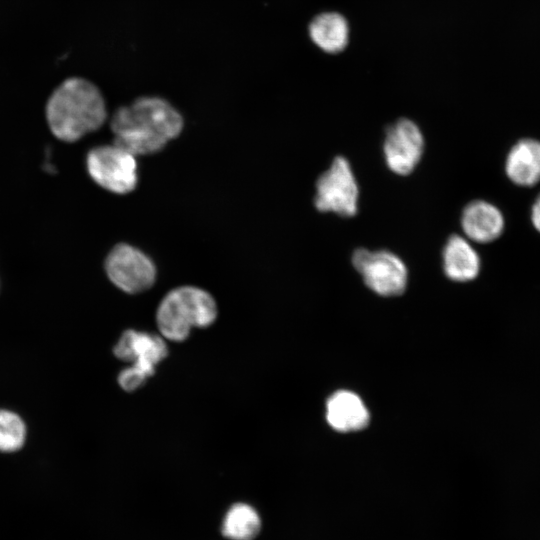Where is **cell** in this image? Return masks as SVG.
I'll list each match as a JSON object with an SVG mask.
<instances>
[{
  "instance_id": "ac0fdd59",
  "label": "cell",
  "mask_w": 540,
  "mask_h": 540,
  "mask_svg": "<svg viewBox=\"0 0 540 540\" xmlns=\"http://www.w3.org/2000/svg\"><path fill=\"white\" fill-rule=\"evenodd\" d=\"M532 222L535 228L540 232V196L532 207Z\"/></svg>"
},
{
  "instance_id": "e0dca14e",
  "label": "cell",
  "mask_w": 540,
  "mask_h": 540,
  "mask_svg": "<svg viewBox=\"0 0 540 540\" xmlns=\"http://www.w3.org/2000/svg\"><path fill=\"white\" fill-rule=\"evenodd\" d=\"M147 377L132 367L122 370L118 376L119 385L125 391H134L146 381Z\"/></svg>"
},
{
  "instance_id": "8992f818",
  "label": "cell",
  "mask_w": 540,
  "mask_h": 540,
  "mask_svg": "<svg viewBox=\"0 0 540 540\" xmlns=\"http://www.w3.org/2000/svg\"><path fill=\"white\" fill-rule=\"evenodd\" d=\"M352 264L366 286L381 296H397L406 289L407 267L397 255L388 250L358 248L352 254Z\"/></svg>"
},
{
  "instance_id": "277c9868",
  "label": "cell",
  "mask_w": 540,
  "mask_h": 540,
  "mask_svg": "<svg viewBox=\"0 0 540 540\" xmlns=\"http://www.w3.org/2000/svg\"><path fill=\"white\" fill-rule=\"evenodd\" d=\"M86 164L94 182L109 192L127 194L138 184L136 156L116 143L91 149Z\"/></svg>"
},
{
  "instance_id": "9a60e30c",
  "label": "cell",
  "mask_w": 540,
  "mask_h": 540,
  "mask_svg": "<svg viewBox=\"0 0 540 540\" xmlns=\"http://www.w3.org/2000/svg\"><path fill=\"white\" fill-rule=\"evenodd\" d=\"M261 530V518L249 504L235 503L227 511L221 532L231 540H253Z\"/></svg>"
},
{
  "instance_id": "4fadbf2b",
  "label": "cell",
  "mask_w": 540,
  "mask_h": 540,
  "mask_svg": "<svg viewBox=\"0 0 540 540\" xmlns=\"http://www.w3.org/2000/svg\"><path fill=\"white\" fill-rule=\"evenodd\" d=\"M506 172L518 185L536 184L540 180V142L531 139L518 142L507 157Z\"/></svg>"
},
{
  "instance_id": "3957f363",
  "label": "cell",
  "mask_w": 540,
  "mask_h": 540,
  "mask_svg": "<svg viewBox=\"0 0 540 540\" xmlns=\"http://www.w3.org/2000/svg\"><path fill=\"white\" fill-rule=\"evenodd\" d=\"M217 317L214 298L204 289L181 286L169 291L161 300L156 322L163 337L171 341L185 340L193 327L206 328Z\"/></svg>"
},
{
  "instance_id": "ba28073f",
  "label": "cell",
  "mask_w": 540,
  "mask_h": 540,
  "mask_svg": "<svg viewBox=\"0 0 540 540\" xmlns=\"http://www.w3.org/2000/svg\"><path fill=\"white\" fill-rule=\"evenodd\" d=\"M387 167L395 174L406 176L416 168L424 152V137L419 127L409 119H399L386 130L383 144Z\"/></svg>"
},
{
  "instance_id": "6da1fadb",
  "label": "cell",
  "mask_w": 540,
  "mask_h": 540,
  "mask_svg": "<svg viewBox=\"0 0 540 540\" xmlns=\"http://www.w3.org/2000/svg\"><path fill=\"white\" fill-rule=\"evenodd\" d=\"M183 126L180 112L158 96H142L119 107L110 123L114 143L135 156L160 152L180 135Z\"/></svg>"
},
{
  "instance_id": "8fae6325",
  "label": "cell",
  "mask_w": 540,
  "mask_h": 540,
  "mask_svg": "<svg viewBox=\"0 0 540 540\" xmlns=\"http://www.w3.org/2000/svg\"><path fill=\"white\" fill-rule=\"evenodd\" d=\"M461 226L469 239L488 243L500 236L504 220L495 206L483 200H476L463 209Z\"/></svg>"
},
{
  "instance_id": "5b68a950",
  "label": "cell",
  "mask_w": 540,
  "mask_h": 540,
  "mask_svg": "<svg viewBox=\"0 0 540 540\" xmlns=\"http://www.w3.org/2000/svg\"><path fill=\"white\" fill-rule=\"evenodd\" d=\"M314 205L320 212H333L341 217L355 216L359 188L348 160L336 156L330 167L316 181Z\"/></svg>"
},
{
  "instance_id": "7c38bea8",
  "label": "cell",
  "mask_w": 540,
  "mask_h": 540,
  "mask_svg": "<svg viewBox=\"0 0 540 540\" xmlns=\"http://www.w3.org/2000/svg\"><path fill=\"white\" fill-rule=\"evenodd\" d=\"M442 259L444 273L453 281L473 280L480 271L479 255L465 238L457 234L447 239Z\"/></svg>"
},
{
  "instance_id": "7a4b0ae2",
  "label": "cell",
  "mask_w": 540,
  "mask_h": 540,
  "mask_svg": "<svg viewBox=\"0 0 540 540\" xmlns=\"http://www.w3.org/2000/svg\"><path fill=\"white\" fill-rule=\"evenodd\" d=\"M46 117L55 137L74 142L99 129L107 118V110L96 85L84 78L72 77L51 94Z\"/></svg>"
},
{
  "instance_id": "9c48e42d",
  "label": "cell",
  "mask_w": 540,
  "mask_h": 540,
  "mask_svg": "<svg viewBox=\"0 0 540 540\" xmlns=\"http://www.w3.org/2000/svg\"><path fill=\"white\" fill-rule=\"evenodd\" d=\"M167 353V346L161 337L132 329L125 331L114 347L118 359L131 362L130 367L147 378L154 374L156 365Z\"/></svg>"
},
{
  "instance_id": "30bf717a",
  "label": "cell",
  "mask_w": 540,
  "mask_h": 540,
  "mask_svg": "<svg viewBox=\"0 0 540 540\" xmlns=\"http://www.w3.org/2000/svg\"><path fill=\"white\" fill-rule=\"evenodd\" d=\"M326 420L336 431H357L367 426L369 412L357 394L347 390H340L332 394L327 400Z\"/></svg>"
},
{
  "instance_id": "2e32d148",
  "label": "cell",
  "mask_w": 540,
  "mask_h": 540,
  "mask_svg": "<svg viewBox=\"0 0 540 540\" xmlns=\"http://www.w3.org/2000/svg\"><path fill=\"white\" fill-rule=\"evenodd\" d=\"M26 428L22 419L8 410H0V451L13 452L25 441Z\"/></svg>"
},
{
  "instance_id": "5bb4252c",
  "label": "cell",
  "mask_w": 540,
  "mask_h": 540,
  "mask_svg": "<svg viewBox=\"0 0 540 540\" xmlns=\"http://www.w3.org/2000/svg\"><path fill=\"white\" fill-rule=\"evenodd\" d=\"M309 34L319 48L329 53H336L346 46L349 29L347 21L342 15L327 12L312 20Z\"/></svg>"
},
{
  "instance_id": "52a82bcc",
  "label": "cell",
  "mask_w": 540,
  "mask_h": 540,
  "mask_svg": "<svg viewBox=\"0 0 540 540\" xmlns=\"http://www.w3.org/2000/svg\"><path fill=\"white\" fill-rule=\"evenodd\" d=\"M110 281L122 291L137 294L151 288L157 270L152 259L139 248L127 243L114 246L105 260Z\"/></svg>"
}]
</instances>
